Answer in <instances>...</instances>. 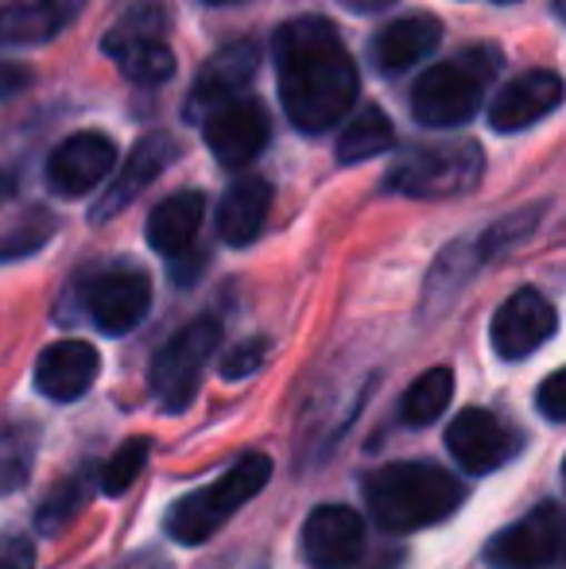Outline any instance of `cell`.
<instances>
[{
	"label": "cell",
	"mask_w": 566,
	"mask_h": 569,
	"mask_svg": "<svg viewBox=\"0 0 566 569\" xmlns=\"http://www.w3.org/2000/svg\"><path fill=\"white\" fill-rule=\"evenodd\" d=\"M202 136L206 148L214 151V159L226 171H245L265 156L268 140H272V120H268V109L260 101L241 93V98L221 101L210 113H202Z\"/></svg>",
	"instance_id": "ba28073f"
},
{
	"label": "cell",
	"mask_w": 566,
	"mask_h": 569,
	"mask_svg": "<svg viewBox=\"0 0 566 569\" xmlns=\"http://www.w3.org/2000/svg\"><path fill=\"white\" fill-rule=\"evenodd\" d=\"M396 148V128L388 113H380L377 106H365L361 113H354L341 124L338 143H334V156L341 167L349 163H369V159L385 156Z\"/></svg>",
	"instance_id": "cb8c5ba5"
},
{
	"label": "cell",
	"mask_w": 566,
	"mask_h": 569,
	"mask_svg": "<svg viewBox=\"0 0 566 569\" xmlns=\"http://www.w3.org/2000/svg\"><path fill=\"white\" fill-rule=\"evenodd\" d=\"M82 307L86 318L109 338H125L129 330L148 318L151 310V279L137 263H113V268L98 271L90 283L82 287Z\"/></svg>",
	"instance_id": "52a82bcc"
},
{
	"label": "cell",
	"mask_w": 566,
	"mask_h": 569,
	"mask_svg": "<svg viewBox=\"0 0 566 569\" xmlns=\"http://www.w3.org/2000/svg\"><path fill=\"white\" fill-rule=\"evenodd\" d=\"M302 558L315 569H349L365 558V519L346 503H322L302 523Z\"/></svg>",
	"instance_id": "5bb4252c"
},
{
	"label": "cell",
	"mask_w": 566,
	"mask_h": 569,
	"mask_svg": "<svg viewBox=\"0 0 566 569\" xmlns=\"http://www.w3.org/2000/svg\"><path fill=\"white\" fill-rule=\"evenodd\" d=\"M221 341V322L218 318H198V322H187L175 338L163 341V349L151 360L148 383L156 391V403L163 407L167 415H182L198 396V383H202V372L210 365V357L218 352Z\"/></svg>",
	"instance_id": "8992f818"
},
{
	"label": "cell",
	"mask_w": 566,
	"mask_h": 569,
	"mask_svg": "<svg viewBox=\"0 0 566 569\" xmlns=\"http://www.w3.org/2000/svg\"><path fill=\"white\" fill-rule=\"evenodd\" d=\"M454 396V372L450 368H427L400 399V422L404 427H430L438 415L450 407Z\"/></svg>",
	"instance_id": "4316f807"
},
{
	"label": "cell",
	"mask_w": 566,
	"mask_h": 569,
	"mask_svg": "<svg viewBox=\"0 0 566 569\" xmlns=\"http://www.w3.org/2000/svg\"><path fill=\"white\" fill-rule=\"evenodd\" d=\"M202 4H210V8H226V4H241V0H202Z\"/></svg>",
	"instance_id": "836d02e7"
},
{
	"label": "cell",
	"mask_w": 566,
	"mask_h": 569,
	"mask_svg": "<svg viewBox=\"0 0 566 569\" xmlns=\"http://www.w3.org/2000/svg\"><path fill=\"white\" fill-rule=\"evenodd\" d=\"M536 407L547 422H566V372H552L536 391Z\"/></svg>",
	"instance_id": "4dcf8cb0"
},
{
	"label": "cell",
	"mask_w": 566,
	"mask_h": 569,
	"mask_svg": "<svg viewBox=\"0 0 566 569\" xmlns=\"http://www.w3.org/2000/svg\"><path fill=\"white\" fill-rule=\"evenodd\" d=\"M276 82L287 120L302 136H322L349 117L361 78L326 16H295L272 36Z\"/></svg>",
	"instance_id": "6da1fadb"
},
{
	"label": "cell",
	"mask_w": 566,
	"mask_h": 569,
	"mask_svg": "<svg viewBox=\"0 0 566 569\" xmlns=\"http://www.w3.org/2000/svg\"><path fill=\"white\" fill-rule=\"evenodd\" d=\"M148 453H151V438L148 435H137L129 442L117 446V453L109 457L106 465L98 469V488L106 496H125L132 488V480L143 472L148 465Z\"/></svg>",
	"instance_id": "83f0119b"
},
{
	"label": "cell",
	"mask_w": 566,
	"mask_h": 569,
	"mask_svg": "<svg viewBox=\"0 0 566 569\" xmlns=\"http://www.w3.org/2000/svg\"><path fill=\"white\" fill-rule=\"evenodd\" d=\"M179 159V140L167 132H148L140 136L137 143H132L129 159H125L121 167H113V174H109V187L101 190V198L93 202L90 210V221L93 226H101V221H113L121 210H129L132 202L143 194V190L151 187V182L159 179V174L167 171V167Z\"/></svg>",
	"instance_id": "8fae6325"
},
{
	"label": "cell",
	"mask_w": 566,
	"mask_h": 569,
	"mask_svg": "<svg viewBox=\"0 0 566 569\" xmlns=\"http://www.w3.org/2000/svg\"><path fill=\"white\" fill-rule=\"evenodd\" d=\"M563 550V511L555 500H544L516 519L513 527L497 531L485 547V562L493 569H547Z\"/></svg>",
	"instance_id": "9c48e42d"
},
{
	"label": "cell",
	"mask_w": 566,
	"mask_h": 569,
	"mask_svg": "<svg viewBox=\"0 0 566 569\" xmlns=\"http://www.w3.org/2000/svg\"><path fill=\"white\" fill-rule=\"evenodd\" d=\"M443 36H446L443 23H438L430 12L400 16V20L385 23V28L369 39V59L380 74L396 78V74H404V70L427 62L430 54L438 51Z\"/></svg>",
	"instance_id": "e0dca14e"
},
{
	"label": "cell",
	"mask_w": 566,
	"mask_h": 569,
	"mask_svg": "<svg viewBox=\"0 0 566 569\" xmlns=\"http://www.w3.org/2000/svg\"><path fill=\"white\" fill-rule=\"evenodd\" d=\"M202 218H206V198L198 194V190H179V194L163 198V202L148 213L143 237H148L151 252L175 260V256L190 252L198 229H202Z\"/></svg>",
	"instance_id": "7402d4cb"
},
{
	"label": "cell",
	"mask_w": 566,
	"mask_h": 569,
	"mask_svg": "<svg viewBox=\"0 0 566 569\" xmlns=\"http://www.w3.org/2000/svg\"><path fill=\"white\" fill-rule=\"evenodd\" d=\"M559 330V315H555L552 299L539 295L536 287H520L513 299H505L493 315L489 341L500 360H524L536 349H544Z\"/></svg>",
	"instance_id": "7c38bea8"
},
{
	"label": "cell",
	"mask_w": 566,
	"mask_h": 569,
	"mask_svg": "<svg viewBox=\"0 0 566 569\" xmlns=\"http://www.w3.org/2000/svg\"><path fill=\"white\" fill-rule=\"evenodd\" d=\"M563 106V78L555 70H528L497 90L489 101V124L497 132H524Z\"/></svg>",
	"instance_id": "2e32d148"
},
{
	"label": "cell",
	"mask_w": 566,
	"mask_h": 569,
	"mask_svg": "<svg viewBox=\"0 0 566 569\" xmlns=\"http://www.w3.org/2000/svg\"><path fill=\"white\" fill-rule=\"evenodd\" d=\"M272 480V457L268 453H241L214 485L198 488V492L182 496L167 511V535L179 547H202L206 539L221 531L252 496L265 492V485Z\"/></svg>",
	"instance_id": "277c9868"
},
{
	"label": "cell",
	"mask_w": 566,
	"mask_h": 569,
	"mask_svg": "<svg viewBox=\"0 0 566 569\" xmlns=\"http://www.w3.org/2000/svg\"><path fill=\"white\" fill-rule=\"evenodd\" d=\"M0 569H36V547L23 535H0Z\"/></svg>",
	"instance_id": "1f68e13d"
},
{
	"label": "cell",
	"mask_w": 566,
	"mask_h": 569,
	"mask_svg": "<svg viewBox=\"0 0 566 569\" xmlns=\"http://www.w3.org/2000/svg\"><path fill=\"white\" fill-rule=\"evenodd\" d=\"M552 8H555V16H563V8H566V0H552Z\"/></svg>",
	"instance_id": "e575fe53"
},
{
	"label": "cell",
	"mask_w": 566,
	"mask_h": 569,
	"mask_svg": "<svg viewBox=\"0 0 566 569\" xmlns=\"http://www.w3.org/2000/svg\"><path fill=\"white\" fill-rule=\"evenodd\" d=\"M86 0H23L0 8V51L39 47L59 39L82 16Z\"/></svg>",
	"instance_id": "d6986e66"
},
{
	"label": "cell",
	"mask_w": 566,
	"mask_h": 569,
	"mask_svg": "<svg viewBox=\"0 0 566 569\" xmlns=\"http://www.w3.org/2000/svg\"><path fill=\"white\" fill-rule=\"evenodd\" d=\"M485 151L469 136H438V140L411 143L404 159H396L393 171L385 174V194L404 198H458L481 182Z\"/></svg>",
	"instance_id": "5b68a950"
},
{
	"label": "cell",
	"mask_w": 566,
	"mask_h": 569,
	"mask_svg": "<svg viewBox=\"0 0 566 569\" xmlns=\"http://www.w3.org/2000/svg\"><path fill=\"white\" fill-rule=\"evenodd\" d=\"M489 260H497V252H493V244L485 240V232L461 237V240H454L450 248H443L424 287V315H435V310L450 307L454 295L469 283V276H474L477 268H485Z\"/></svg>",
	"instance_id": "44dd1931"
},
{
	"label": "cell",
	"mask_w": 566,
	"mask_h": 569,
	"mask_svg": "<svg viewBox=\"0 0 566 569\" xmlns=\"http://www.w3.org/2000/svg\"><path fill=\"white\" fill-rule=\"evenodd\" d=\"M117 167V143L101 132H75L47 159V187L59 198H82L98 190Z\"/></svg>",
	"instance_id": "4fadbf2b"
},
{
	"label": "cell",
	"mask_w": 566,
	"mask_h": 569,
	"mask_svg": "<svg viewBox=\"0 0 566 569\" xmlns=\"http://www.w3.org/2000/svg\"><path fill=\"white\" fill-rule=\"evenodd\" d=\"M101 51L132 86H163L175 78V51L163 43V36H106Z\"/></svg>",
	"instance_id": "603a6c76"
},
{
	"label": "cell",
	"mask_w": 566,
	"mask_h": 569,
	"mask_svg": "<svg viewBox=\"0 0 566 569\" xmlns=\"http://www.w3.org/2000/svg\"><path fill=\"white\" fill-rule=\"evenodd\" d=\"M272 213V182L260 174H241L234 187L221 194L218 206V237L229 248H245L265 232V221Z\"/></svg>",
	"instance_id": "ffe728a7"
},
{
	"label": "cell",
	"mask_w": 566,
	"mask_h": 569,
	"mask_svg": "<svg viewBox=\"0 0 566 569\" xmlns=\"http://www.w3.org/2000/svg\"><path fill=\"white\" fill-rule=\"evenodd\" d=\"M446 446H450L454 461L474 477L497 472L524 450V435L513 430L505 419H497L485 407H466L461 415H454V422L446 427Z\"/></svg>",
	"instance_id": "30bf717a"
},
{
	"label": "cell",
	"mask_w": 566,
	"mask_h": 569,
	"mask_svg": "<svg viewBox=\"0 0 566 569\" xmlns=\"http://www.w3.org/2000/svg\"><path fill=\"white\" fill-rule=\"evenodd\" d=\"M51 237H54V213L28 210L20 221L8 226V232H0V263L28 260V256H36Z\"/></svg>",
	"instance_id": "f1b7e54d"
},
{
	"label": "cell",
	"mask_w": 566,
	"mask_h": 569,
	"mask_svg": "<svg viewBox=\"0 0 566 569\" xmlns=\"http://www.w3.org/2000/svg\"><path fill=\"white\" fill-rule=\"evenodd\" d=\"M365 503L385 531L411 535L450 519L466 503V485L438 465L393 461L365 477Z\"/></svg>",
	"instance_id": "7a4b0ae2"
},
{
	"label": "cell",
	"mask_w": 566,
	"mask_h": 569,
	"mask_svg": "<svg viewBox=\"0 0 566 569\" xmlns=\"http://www.w3.org/2000/svg\"><path fill=\"white\" fill-rule=\"evenodd\" d=\"M500 59L497 47H466L450 59L427 67L411 86V117L419 128H461L477 117L489 86L497 82Z\"/></svg>",
	"instance_id": "3957f363"
},
{
	"label": "cell",
	"mask_w": 566,
	"mask_h": 569,
	"mask_svg": "<svg viewBox=\"0 0 566 569\" xmlns=\"http://www.w3.org/2000/svg\"><path fill=\"white\" fill-rule=\"evenodd\" d=\"M36 450H39V430L31 422H4L0 427V500L28 485Z\"/></svg>",
	"instance_id": "484cf974"
},
{
	"label": "cell",
	"mask_w": 566,
	"mask_h": 569,
	"mask_svg": "<svg viewBox=\"0 0 566 569\" xmlns=\"http://www.w3.org/2000/svg\"><path fill=\"white\" fill-rule=\"evenodd\" d=\"M497 4H516V0H497Z\"/></svg>",
	"instance_id": "d590c367"
},
{
	"label": "cell",
	"mask_w": 566,
	"mask_h": 569,
	"mask_svg": "<svg viewBox=\"0 0 566 569\" xmlns=\"http://www.w3.org/2000/svg\"><path fill=\"white\" fill-rule=\"evenodd\" d=\"M268 352H272V341L268 338H245L241 345H234V349L221 357V365H218L221 380H245V376H252L268 360Z\"/></svg>",
	"instance_id": "f546056e"
},
{
	"label": "cell",
	"mask_w": 566,
	"mask_h": 569,
	"mask_svg": "<svg viewBox=\"0 0 566 569\" xmlns=\"http://www.w3.org/2000/svg\"><path fill=\"white\" fill-rule=\"evenodd\" d=\"M101 372V357L90 341H54L39 352L36 360V388L43 391L51 403H75L93 388Z\"/></svg>",
	"instance_id": "ac0fdd59"
},
{
	"label": "cell",
	"mask_w": 566,
	"mask_h": 569,
	"mask_svg": "<svg viewBox=\"0 0 566 569\" xmlns=\"http://www.w3.org/2000/svg\"><path fill=\"white\" fill-rule=\"evenodd\" d=\"M260 70V47L252 39H237V43L221 47L210 62L202 67V74L195 78L187 98V120H202V113H210L221 101L241 98L252 86Z\"/></svg>",
	"instance_id": "9a60e30c"
},
{
	"label": "cell",
	"mask_w": 566,
	"mask_h": 569,
	"mask_svg": "<svg viewBox=\"0 0 566 569\" xmlns=\"http://www.w3.org/2000/svg\"><path fill=\"white\" fill-rule=\"evenodd\" d=\"M354 12H380V8H393L400 4V0H346Z\"/></svg>",
	"instance_id": "d6a6232c"
},
{
	"label": "cell",
	"mask_w": 566,
	"mask_h": 569,
	"mask_svg": "<svg viewBox=\"0 0 566 569\" xmlns=\"http://www.w3.org/2000/svg\"><path fill=\"white\" fill-rule=\"evenodd\" d=\"M93 492H98V469H93V465H82L78 472L62 477L59 485H54L51 492L39 500L36 531L39 535H59L62 527H67L70 519H75L78 511H82L86 503L93 500Z\"/></svg>",
	"instance_id": "d4e9b609"
}]
</instances>
